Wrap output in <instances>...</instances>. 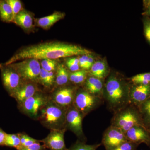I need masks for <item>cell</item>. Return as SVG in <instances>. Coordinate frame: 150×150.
<instances>
[{
  "label": "cell",
  "instance_id": "cell-1",
  "mask_svg": "<svg viewBox=\"0 0 150 150\" xmlns=\"http://www.w3.org/2000/svg\"><path fill=\"white\" fill-rule=\"evenodd\" d=\"M91 53V51L88 49L78 45L61 41H51L21 48L3 64L8 66L26 59L56 60L75 56L88 55Z\"/></svg>",
  "mask_w": 150,
  "mask_h": 150
},
{
  "label": "cell",
  "instance_id": "cell-2",
  "mask_svg": "<svg viewBox=\"0 0 150 150\" xmlns=\"http://www.w3.org/2000/svg\"><path fill=\"white\" fill-rule=\"evenodd\" d=\"M130 89L117 76H109L104 85L102 96L108 109L113 114L130 104Z\"/></svg>",
  "mask_w": 150,
  "mask_h": 150
},
{
  "label": "cell",
  "instance_id": "cell-3",
  "mask_svg": "<svg viewBox=\"0 0 150 150\" xmlns=\"http://www.w3.org/2000/svg\"><path fill=\"white\" fill-rule=\"evenodd\" d=\"M67 108L59 106L49 98L40 110L38 120L44 127L51 130L66 129Z\"/></svg>",
  "mask_w": 150,
  "mask_h": 150
},
{
  "label": "cell",
  "instance_id": "cell-4",
  "mask_svg": "<svg viewBox=\"0 0 150 150\" xmlns=\"http://www.w3.org/2000/svg\"><path fill=\"white\" fill-rule=\"evenodd\" d=\"M110 126L120 129L124 134L134 126L144 127L138 108L131 103L113 113Z\"/></svg>",
  "mask_w": 150,
  "mask_h": 150
},
{
  "label": "cell",
  "instance_id": "cell-5",
  "mask_svg": "<svg viewBox=\"0 0 150 150\" xmlns=\"http://www.w3.org/2000/svg\"><path fill=\"white\" fill-rule=\"evenodd\" d=\"M8 66L13 69L24 81L35 83L39 82L41 67L39 61L37 59H25Z\"/></svg>",
  "mask_w": 150,
  "mask_h": 150
},
{
  "label": "cell",
  "instance_id": "cell-6",
  "mask_svg": "<svg viewBox=\"0 0 150 150\" xmlns=\"http://www.w3.org/2000/svg\"><path fill=\"white\" fill-rule=\"evenodd\" d=\"M104 102L100 96L93 95L85 89L77 91L73 105L84 117L96 110Z\"/></svg>",
  "mask_w": 150,
  "mask_h": 150
},
{
  "label": "cell",
  "instance_id": "cell-7",
  "mask_svg": "<svg viewBox=\"0 0 150 150\" xmlns=\"http://www.w3.org/2000/svg\"><path fill=\"white\" fill-rule=\"evenodd\" d=\"M49 98L38 92L33 96L18 105L19 109L23 114L34 120H38L40 110Z\"/></svg>",
  "mask_w": 150,
  "mask_h": 150
},
{
  "label": "cell",
  "instance_id": "cell-8",
  "mask_svg": "<svg viewBox=\"0 0 150 150\" xmlns=\"http://www.w3.org/2000/svg\"><path fill=\"white\" fill-rule=\"evenodd\" d=\"M84 116L72 105L67 108L66 113L65 128L72 132L78 140L86 143L87 138L83 129V120Z\"/></svg>",
  "mask_w": 150,
  "mask_h": 150
},
{
  "label": "cell",
  "instance_id": "cell-9",
  "mask_svg": "<svg viewBox=\"0 0 150 150\" xmlns=\"http://www.w3.org/2000/svg\"><path fill=\"white\" fill-rule=\"evenodd\" d=\"M1 76L3 85L10 96L23 83V80L13 69L8 66L0 64Z\"/></svg>",
  "mask_w": 150,
  "mask_h": 150
},
{
  "label": "cell",
  "instance_id": "cell-10",
  "mask_svg": "<svg viewBox=\"0 0 150 150\" xmlns=\"http://www.w3.org/2000/svg\"><path fill=\"white\" fill-rule=\"evenodd\" d=\"M128 141L123 131L110 125L103 133L101 144L105 150H112Z\"/></svg>",
  "mask_w": 150,
  "mask_h": 150
},
{
  "label": "cell",
  "instance_id": "cell-11",
  "mask_svg": "<svg viewBox=\"0 0 150 150\" xmlns=\"http://www.w3.org/2000/svg\"><path fill=\"white\" fill-rule=\"evenodd\" d=\"M66 129L50 131L48 136L40 140L46 149L50 150H67L65 144L64 134Z\"/></svg>",
  "mask_w": 150,
  "mask_h": 150
},
{
  "label": "cell",
  "instance_id": "cell-12",
  "mask_svg": "<svg viewBox=\"0 0 150 150\" xmlns=\"http://www.w3.org/2000/svg\"><path fill=\"white\" fill-rule=\"evenodd\" d=\"M77 91L74 87H62L56 91L50 99L59 106L67 109L73 105Z\"/></svg>",
  "mask_w": 150,
  "mask_h": 150
},
{
  "label": "cell",
  "instance_id": "cell-13",
  "mask_svg": "<svg viewBox=\"0 0 150 150\" xmlns=\"http://www.w3.org/2000/svg\"><path fill=\"white\" fill-rule=\"evenodd\" d=\"M150 97V85H133L130 89V103L138 107Z\"/></svg>",
  "mask_w": 150,
  "mask_h": 150
},
{
  "label": "cell",
  "instance_id": "cell-14",
  "mask_svg": "<svg viewBox=\"0 0 150 150\" xmlns=\"http://www.w3.org/2000/svg\"><path fill=\"white\" fill-rule=\"evenodd\" d=\"M125 134L129 142L139 145L141 143H145L150 146V134L143 126H134Z\"/></svg>",
  "mask_w": 150,
  "mask_h": 150
},
{
  "label": "cell",
  "instance_id": "cell-15",
  "mask_svg": "<svg viewBox=\"0 0 150 150\" xmlns=\"http://www.w3.org/2000/svg\"><path fill=\"white\" fill-rule=\"evenodd\" d=\"M38 92V88L35 83L25 81V83H23L11 96L15 99L19 105L21 104Z\"/></svg>",
  "mask_w": 150,
  "mask_h": 150
},
{
  "label": "cell",
  "instance_id": "cell-16",
  "mask_svg": "<svg viewBox=\"0 0 150 150\" xmlns=\"http://www.w3.org/2000/svg\"><path fill=\"white\" fill-rule=\"evenodd\" d=\"M85 90L91 94L103 98L104 85L102 80L89 76L85 81Z\"/></svg>",
  "mask_w": 150,
  "mask_h": 150
},
{
  "label": "cell",
  "instance_id": "cell-17",
  "mask_svg": "<svg viewBox=\"0 0 150 150\" xmlns=\"http://www.w3.org/2000/svg\"><path fill=\"white\" fill-rule=\"evenodd\" d=\"M13 22L25 30H30L33 26L32 16L23 9L15 17Z\"/></svg>",
  "mask_w": 150,
  "mask_h": 150
},
{
  "label": "cell",
  "instance_id": "cell-18",
  "mask_svg": "<svg viewBox=\"0 0 150 150\" xmlns=\"http://www.w3.org/2000/svg\"><path fill=\"white\" fill-rule=\"evenodd\" d=\"M64 13L60 11H55L50 15L38 19V26L44 29H48L59 21L64 18Z\"/></svg>",
  "mask_w": 150,
  "mask_h": 150
},
{
  "label": "cell",
  "instance_id": "cell-19",
  "mask_svg": "<svg viewBox=\"0 0 150 150\" xmlns=\"http://www.w3.org/2000/svg\"><path fill=\"white\" fill-rule=\"evenodd\" d=\"M137 108L143 126L150 134V97Z\"/></svg>",
  "mask_w": 150,
  "mask_h": 150
},
{
  "label": "cell",
  "instance_id": "cell-20",
  "mask_svg": "<svg viewBox=\"0 0 150 150\" xmlns=\"http://www.w3.org/2000/svg\"><path fill=\"white\" fill-rule=\"evenodd\" d=\"M14 16L12 9L6 0H0V19L6 23L13 22Z\"/></svg>",
  "mask_w": 150,
  "mask_h": 150
},
{
  "label": "cell",
  "instance_id": "cell-21",
  "mask_svg": "<svg viewBox=\"0 0 150 150\" xmlns=\"http://www.w3.org/2000/svg\"><path fill=\"white\" fill-rule=\"evenodd\" d=\"M107 67L104 62L101 61L95 62L90 69V76L103 80L107 75Z\"/></svg>",
  "mask_w": 150,
  "mask_h": 150
},
{
  "label": "cell",
  "instance_id": "cell-22",
  "mask_svg": "<svg viewBox=\"0 0 150 150\" xmlns=\"http://www.w3.org/2000/svg\"><path fill=\"white\" fill-rule=\"evenodd\" d=\"M69 73L66 67L62 64L57 66L56 68L55 83L58 86H63L66 85L69 81Z\"/></svg>",
  "mask_w": 150,
  "mask_h": 150
},
{
  "label": "cell",
  "instance_id": "cell-23",
  "mask_svg": "<svg viewBox=\"0 0 150 150\" xmlns=\"http://www.w3.org/2000/svg\"><path fill=\"white\" fill-rule=\"evenodd\" d=\"M56 75L54 71L48 72L41 68L39 75V82L46 88H50L55 83Z\"/></svg>",
  "mask_w": 150,
  "mask_h": 150
},
{
  "label": "cell",
  "instance_id": "cell-24",
  "mask_svg": "<svg viewBox=\"0 0 150 150\" xmlns=\"http://www.w3.org/2000/svg\"><path fill=\"white\" fill-rule=\"evenodd\" d=\"M87 78V72L86 70H81L70 73L69 80L75 84H79L85 82Z\"/></svg>",
  "mask_w": 150,
  "mask_h": 150
},
{
  "label": "cell",
  "instance_id": "cell-25",
  "mask_svg": "<svg viewBox=\"0 0 150 150\" xmlns=\"http://www.w3.org/2000/svg\"><path fill=\"white\" fill-rule=\"evenodd\" d=\"M102 144H87L86 143L77 140L74 144L67 149V150H97Z\"/></svg>",
  "mask_w": 150,
  "mask_h": 150
},
{
  "label": "cell",
  "instance_id": "cell-26",
  "mask_svg": "<svg viewBox=\"0 0 150 150\" xmlns=\"http://www.w3.org/2000/svg\"><path fill=\"white\" fill-rule=\"evenodd\" d=\"M131 81L134 85H150V73L135 75L131 78Z\"/></svg>",
  "mask_w": 150,
  "mask_h": 150
},
{
  "label": "cell",
  "instance_id": "cell-27",
  "mask_svg": "<svg viewBox=\"0 0 150 150\" xmlns=\"http://www.w3.org/2000/svg\"><path fill=\"white\" fill-rule=\"evenodd\" d=\"M20 145V139L18 134H7L4 146L15 148L17 149L19 147Z\"/></svg>",
  "mask_w": 150,
  "mask_h": 150
},
{
  "label": "cell",
  "instance_id": "cell-28",
  "mask_svg": "<svg viewBox=\"0 0 150 150\" xmlns=\"http://www.w3.org/2000/svg\"><path fill=\"white\" fill-rule=\"evenodd\" d=\"M18 135L20 139L21 145L18 149L28 146L35 143H38V142L41 143L40 140H36L33 139L24 133H18Z\"/></svg>",
  "mask_w": 150,
  "mask_h": 150
},
{
  "label": "cell",
  "instance_id": "cell-29",
  "mask_svg": "<svg viewBox=\"0 0 150 150\" xmlns=\"http://www.w3.org/2000/svg\"><path fill=\"white\" fill-rule=\"evenodd\" d=\"M41 68L47 71H54L57 68V62L55 60L44 59L41 61Z\"/></svg>",
  "mask_w": 150,
  "mask_h": 150
},
{
  "label": "cell",
  "instance_id": "cell-30",
  "mask_svg": "<svg viewBox=\"0 0 150 150\" xmlns=\"http://www.w3.org/2000/svg\"><path fill=\"white\" fill-rule=\"evenodd\" d=\"M9 4L13 11L15 17L23 9L22 4L19 0H6Z\"/></svg>",
  "mask_w": 150,
  "mask_h": 150
},
{
  "label": "cell",
  "instance_id": "cell-31",
  "mask_svg": "<svg viewBox=\"0 0 150 150\" xmlns=\"http://www.w3.org/2000/svg\"><path fill=\"white\" fill-rule=\"evenodd\" d=\"M138 146V144L128 141L112 150H136Z\"/></svg>",
  "mask_w": 150,
  "mask_h": 150
},
{
  "label": "cell",
  "instance_id": "cell-32",
  "mask_svg": "<svg viewBox=\"0 0 150 150\" xmlns=\"http://www.w3.org/2000/svg\"><path fill=\"white\" fill-rule=\"evenodd\" d=\"M40 142L35 143L33 144L28 146L25 147H23L19 148L16 149L17 150H45L46 148L44 146V145H41L40 144Z\"/></svg>",
  "mask_w": 150,
  "mask_h": 150
},
{
  "label": "cell",
  "instance_id": "cell-33",
  "mask_svg": "<svg viewBox=\"0 0 150 150\" xmlns=\"http://www.w3.org/2000/svg\"><path fill=\"white\" fill-rule=\"evenodd\" d=\"M144 32L147 39L150 42V19H146L144 22Z\"/></svg>",
  "mask_w": 150,
  "mask_h": 150
},
{
  "label": "cell",
  "instance_id": "cell-34",
  "mask_svg": "<svg viewBox=\"0 0 150 150\" xmlns=\"http://www.w3.org/2000/svg\"><path fill=\"white\" fill-rule=\"evenodd\" d=\"M66 64H67V67L68 69L72 72L77 71L80 70V67L79 65L74 64L70 61L69 59L67 60Z\"/></svg>",
  "mask_w": 150,
  "mask_h": 150
},
{
  "label": "cell",
  "instance_id": "cell-35",
  "mask_svg": "<svg viewBox=\"0 0 150 150\" xmlns=\"http://www.w3.org/2000/svg\"><path fill=\"white\" fill-rule=\"evenodd\" d=\"M82 57L86 61L87 63L88 70L90 69L95 62L93 56H92L91 54H88V55L82 56Z\"/></svg>",
  "mask_w": 150,
  "mask_h": 150
},
{
  "label": "cell",
  "instance_id": "cell-36",
  "mask_svg": "<svg viewBox=\"0 0 150 150\" xmlns=\"http://www.w3.org/2000/svg\"><path fill=\"white\" fill-rule=\"evenodd\" d=\"M79 66L80 68L83 69V70H88L87 63L82 57V56L79 57Z\"/></svg>",
  "mask_w": 150,
  "mask_h": 150
},
{
  "label": "cell",
  "instance_id": "cell-37",
  "mask_svg": "<svg viewBox=\"0 0 150 150\" xmlns=\"http://www.w3.org/2000/svg\"><path fill=\"white\" fill-rule=\"evenodd\" d=\"M6 133L0 129V146H4L5 142Z\"/></svg>",
  "mask_w": 150,
  "mask_h": 150
},
{
  "label": "cell",
  "instance_id": "cell-38",
  "mask_svg": "<svg viewBox=\"0 0 150 150\" xmlns=\"http://www.w3.org/2000/svg\"><path fill=\"white\" fill-rule=\"evenodd\" d=\"M147 9L148 12L150 14V1H148L147 2Z\"/></svg>",
  "mask_w": 150,
  "mask_h": 150
}]
</instances>
